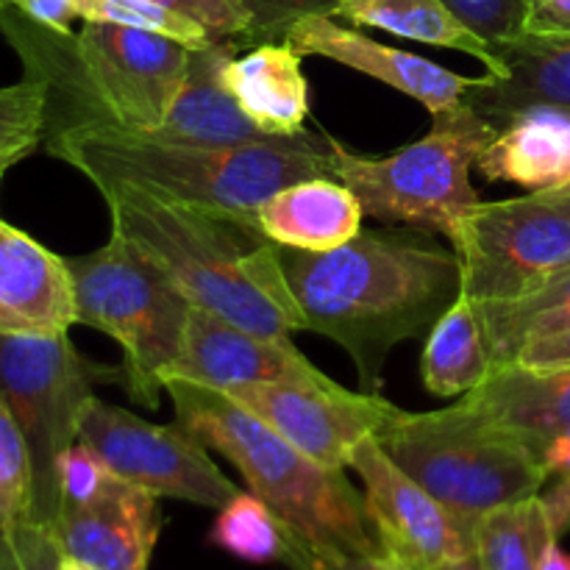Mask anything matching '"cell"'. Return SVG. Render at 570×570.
Returning <instances> with one entry per match:
<instances>
[{
  "instance_id": "6da1fadb",
  "label": "cell",
  "mask_w": 570,
  "mask_h": 570,
  "mask_svg": "<svg viewBox=\"0 0 570 570\" xmlns=\"http://www.w3.org/2000/svg\"><path fill=\"white\" fill-rule=\"evenodd\" d=\"M282 267L304 315V332L345 348L367 393L399 343L432 332L462 295V262L432 232L362 228L334 250L282 245Z\"/></svg>"
},
{
  "instance_id": "7a4b0ae2",
  "label": "cell",
  "mask_w": 570,
  "mask_h": 570,
  "mask_svg": "<svg viewBox=\"0 0 570 570\" xmlns=\"http://www.w3.org/2000/svg\"><path fill=\"white\" fill-rule=\"evenodd\" d=\"M100 195L111 232L159 267L189 304L262 337L304 332L282 245L265 237L256 217L161 198L134 184H106Z\"/></svg>"
},
{
  "instance_id": "3957f363",
  "label": "cell",
  "mask_w": 570,
  "mask_h": 570,
  "mask_svg": "<svg viewBox=\"0 0 570 570\" xmlns=\"http://www.w3.org/2000/svg\"><path fill=\"white\" fill-rule=\"evenodd\" d=\"M48 154L95 187L134 184L161 198L256 217L278 189L309 178H337L334 137H282L276 142L212 148L148 137L106 120L48 126Z\"/></svg>"
},
{
  "instance_id": "277c9868",
  "label": "cell",
  "mask_w": 570,
  "mask_h": 570,
  "mask_svg": "<svg viewBox=\"0 0 570 570\" xmlns=\"http://www.w3.org/2000/svg\"><path fill=\"white\" fill-rule=\"evenodd\" d=\"M178 423L206 449L226 456L326 570L379 554L365 499L340 468H326L250 415L223 390L167 379Z\"/></svg>"
},
{
  "instance_id": "5b68a950",
  "label": "cell",
  "mask_w": 570,
  "mask_h": 570,
  "mask_svg": "<svg viewBox=\"0 0 570 570\" xmlns=\"http://www.w3.org/2000/svg\"><path fill=\"white\" fill-rule=\"evenodd\" d=\"M376 440L406 476L471 521L540 495L551 479L543 451L465 399L421 415L401 410Z\"/></svg>"
},
{
  "instance_id": "8992f818",
  "label": "cell",
  "mask_w": 570,
  "mask_h": 570,
  "mask_svg": "<svg viewBox=\"0 0 570 570\" xmlns=\"http://www.w3.org/2000/svg\"><path fill=\"white\" fill-rule=\"evenodd\" d=\"M499 128L465 100L432 115V128L393 156H362L334 139L337 181L360 198L365 217L443 234L454 243L479 193L471 184L482 150Z\"/></svg>"
},
{
  "instance_id": "52a82bcc",
  "label": "cell",
  "mask_w": 570,
  "mask_h": 570,
  "mask_svg": "<svg viewBox=\"0 0 570 570\" xmlns=\"http://www.w3.org/2000/svg\"><path fill=\"white\" fill-rule=\"evenodd\" d=\"M67 267L76 287V323L120 343L122 387L131 401L159 410L167 373L184 354L193 304L115 232L104 248L70 256Z\"/></svg>"
},
{
  "instance_id": "ba28073f",
  "label": "cell",
  "mask_w": 570,
  "mask_h": 570,
  "mask_svg": "<svg viewBox=\"0 0 570 570\" xmlns=\"http://www.w3.org/2000/svg\"><path fill=\"white\" fill-rule=\"evenodd\" d=\"M122 384V367L100 365L76 351L67 334H0V399L17 417L31 451L37 523L59 512V460L78 443V423L95 384Z\"/></svg>"
},
{
  "instance_id": "9c48e42d",
  "label": "cell",
  "mask_w": 570,
  "mask_h": 570,
  "mask_svg": "<svg viewBox=\"0 0 570 570\" xmlns=\"http://www.w3.org/2000/svg\"><path fill=\"white\" fill-rule=\"evenodd\" d=\"M451 245L473 304L523 298L570 271V187L479 200Z\"/></svg>"
},
{
  "instance_id": "30bf717a",
  "label": "cell",
  "mask_w": 570,
  "mask_h": 570,
  "mask_svg": "<svg viewBox=\"0 0 570 570\" xmlns=\"http://www.w3.org/2000/svg\"><path fill=\"white\" fill-rule=\"evenodd\" d=\"M78 443L89 445L111 473L159 499L220 510L239 493L237 484L212 462L206 445L181 423H148L98 395L83 406Z\"/></svg>"
},
{
  "instance_id": "8fae6325",
  "label": "cell",
  "mask_w": 570,
  "mask_h": 570,
  "mask_svg": "<svg viewBox=\"0 0 570 570\" xmlns=\"http://www.w3.org/2000/svg\"><path fill=\"white\" fill-rule=\"evenodd\" d=\"M348 468L365 488V515L382 560L406 570H440L476 554V521L440 504L390 460L376 438L356 445Z\"/></svg>"
},
{
  "instance_id": "7c38bea8",
  "label": "cell",
  "mask_w": 570,
  "mask_h": 570,
  "mask_svg": "<svg viewBox=\"0 0 570 570\" xmlns=\"http://www.w3.org/2000/svg\"><path fill=\"white\" fill-rule=\"evenodd\" d=\"M223 393L287 443L326 468H348L356 445L379 438L399 415V406L379 393H351L332 384L254 382Z\"/></svg>"
},
{
  "instance_id": "4fadbf2b",
  "label": "cell",
  "mask_w": 570,
  "mask_h": 570,
  "mask_svg": "<svg viewBox=\"0 0 570 570\" xmlns=\"http://www.w3.org/2000/svg\"><path fill=\"white\" fill-rule=\"evenodd\" d=\"M159 495L111 473L95 499L50 521L61 554L92 570H148L161 534Z\"/></svg>"
},
{
  "instance_id": "5bb4252c",
  "label": "cell",
  "mask_w": 570,
  "mask_h": 570,
  "mask_svg": "<svg viewBox=\"0 0 570 570\" xmlns=\"http://www.w3.org/2000/svg\"><path fill=\"white\" fill-rule=\"evenodd\" d=\"M167 379H184V382L204 384L212 390L254 382H334L295 348L293 340L262 337L200 306L189 309L184 354L167 373Z\"/></svg>"
},
{
  "instance_id": "9a60e30c",
  "label": "cell",
  "mask_w": 570,
  "mask_h": 570,
  "mask_svg": "<svg viewBox=\"0 0 570 570\" xmlns=\"http://www.w3.org/2000/svg\"><path fill=\"white\" fill-rule=\"evenodd\" d=\"M284 42L301 56H326L337 65L360 70L426 106L432 115L462 104L473 76H456L438 61L376 42L354 28H343L332 14H312L295 22Z\"/></svg>"
},
{
  "instance_id": "2e32d148",
  "label": "cell",
  "mask_w": 570,
  "mask_h": 570,
  "mask_svg": "<svg viewBox=\"0 0 570 570\" xmlns=\"http://www.w3.org/2000/svg\"><path fill=\"white\" fill-rule=\"evenodd\" d=\"M76 323V287L65 256L0 220V334L59 337Z\"/></svg>"
},
{
  "instance_id": "e0dca14e",
  "label": "cell",
  "mask_w": 570,
  "mask_h": 570,
  "mask_svg": "<svg viewBox=\"0 0 570 570\" xmlns=\"http://www.w3.org/2000/svg\"><path fill=\"white\" fill-rule=\"evenodd\" d=\"M237 39L209 42L189 50V67L184 76L176 104L165 122L148 137L184 145H212V148H237V145L276 142L243 111L226 83V65L243 50Z\"/></svg>"
},
{
  "instance_id": "ac0fdd59",
  "label": "cell",
  "mask_w": 570,
  "mask_h": 570,
  "mask_svg": "<svg viewBox=\"0 0 570 570\" xmlns=\"http://www.w3.org/2000/svg\"><path fill=\"white\" fill-rule=\"evenodd\" d=\"M501 76L473 78L465 104L495 128L532 106L570 111V37H527L495 48Z\"/></svg>"
},
{
  "instance_id": "d6986e66",
  "label": "cell",
  "mask_w": 570,
  "mask_h": 570,
  "mask_svg": "<svg viewBox=\"0 0 570 570\" xmlns=\"http://www.w3.org/2000/svg\"><path fill=\"white\" fill-rule=\"evenodd\" d=\"M476 170L488 181L538 189L570 187V111L532 106L512 115L482 150Z\"/></svg>"
},
{
  "instance_id": "ffe728a7",
  "label": "cell",
  "mask_w": 570,
  "mask_h": 570,
  "mask_svg": "<svg viewBox=\"0 0 570 570\" xmlns=\"http://www.w3.org/2000/svg\"><path fill=\"white\" fill-rule=\"evenodd\" d=\"M360 198L337 178H309L273 193L256 223L276 245L298 250H334L362 232Z\"/></svg>"
},
{
  "instance_id": "44dd1931",
  "label": "cell",
  "mask_w": 570,
  "mask_h": 570,
  "mask_svg": "<svg viewBox=\"0 0 570 570\" xmlns=\"http://www.w3.org/2000/svg\"><path fill=\"white\" fill-rule=\"evenodd\" d=\"M304 56L287 42H259L226 65V83L245 115L271 137H298L309 117Z\"/></svg>"
},
{
  "instance_id": "7402d4cb",
  "label": "cell",
  "mask_w": 570,
  "mask_h": 570,
  "mask_svg": "<svg viewBox=\"0 0 570 570\" xmlns=\"http://www.w3.org/2000/svg\"><path fill=\"white\" fill-rule=\"evenodd\" d=\"M462 399L543 451L570 429V367L549 373L504 367Z\"/></svg>"
},
{
  "instance_id": "603a6c76",
  "label": "cell",
  "mask_w": 570,
  "mask_h": 570,
  "mask_svg": "<svg viewBox=\"0 0 570 570\" xmlns=\"http://www.w3.org/2000/svg\"><path fill=\"white\" fill-rule=\"evenodd\" d=\"M421 373L429 393L440 399L473 393L493 376L482 323L468 295H460L432 326L423 348Z\"/></svg>"
},
{
  "instance_id": "cb8c5ba5",
  "label": "cell",
  "mask_w": 570,
  "mask_h": 570,
  "mask_svg": "<svg viewBox=\"0 0 570 570\" xmlns=\"http://www.w3.org/2000/svg\"><path fill=\"white\" fill-rule=\"evenodd\" d=\"M334 17H345L354 26L382 28L415 42L460 50L501 76V61L488 42L462 26L443 0H337Z\"/></svg>"
},
{
  "instance_id": "d4e9b609",
  "label": "cell",
  "mask_w": 570,
  "mask_h": 570,
  "mask_svg": "<svg viewBox=\"0 0 570 570\" xmlns=\"http://www.w3.org/2000/svg\"><path fill=\"white\" fill-rule=\"evenodd\" d=\"M209 543L254 566L282 562L289 570H326L289 532L287 523L250 490H239L226 507H220L209 529Z\"/></svg>"
},
{
  "instance_id": "484cf974",
  "label": "cell",
  "mask_w": 570,
  "mask_h": 570,
  "mask_svg": "<svg viewBox=\"0 0 570 570\" xmlns=\"http://www.w3.org/2000/svg\"><path fill=\"white\" fill-rule=\"evenodd\" d=\"M473 306L482 323L493 373H499L515 362L527 343L570 326V271L523 298Z\"/></svg>"
},
{
  "instance_id": "4316f807",
  "label": "cell",
  "mask_w": 570,
  "mask_h": 570,
  "mask_svg": "<svg viewBox=\"0 0 570 570\" xmlns=\"http://www.w3.org/2000/svg\"><path fill=\"white\" fill-rule=\"evenodd\" d=\"M554 532L540 495L499 507L476 521V557L484 570H538Z\"/></svg>"
},
{
  "instance_id": "83f0119b",
  "label": "cell",
  "mask_w": 570,
  "mask_h": 570,
  "mask_svg": "<svg viewBox=\"0 0 570 570\" xmlns=\"http://www.w3.org/2000/svg\"><path fill=\"white\" fill-rule=\"evenodd\" d=\"M48 137V87L26 72L20 83L0 87V184L6 173Z\"/></svg>"
},
{
  "instance_id": "f1b7e54d",
  "label": "cell",
  "mask_w": 570,
  "mask_h": 570,
  "mask_svg": "<svg viewBox=\"0 0 570 570\" xmlns=\"http://www.w3.org/2000/svg\"><path fill=\"white\" fill-rule=\"evenodd\" d=\"M76 11L78 20L83 22H115V26L142 28V31L176 39L187 48H204V45L217 42L204 26L154 3V0H76Z\"/></svg>"
},
{
  "instance_id": "f546056e",
  "label": "cell",
  "mask_w": 570,
  "mask_h": 570,
  "mask_svg": "<svg viewBox=\"0 0 570 570\" xmlns=\"http://www.w3.org/2000/svg\"><path fill=\"white\" fill-rule=\"evenodd\" d=\"M37 507L33 465L22 429L0 399V527L31 523Z\"/></svg>"
},
{
  "instance_id": "4dcf8cb0",
  "label": "cell",
  "mask_w": 570,
  "mask_h": 570,
  "mask_svg": "<svg viewBox=\"0 0 570 570\" xmlns=\"http://www.w3.org/2000/svg\"><path fill=\"white\" fill-rule=\"evenodd\" d=\"M462 26L471 28L490 48H501L523 37L527 0H443Z\"/></svg>"
},
{
  "instance_id": "1f68e13d",
  "label": "cell",
  "mask_w": 570,
  "mask_h": 570,
  "mask_svg": "<svg viewBox=\"0 0 570 570\" xmlns=\"http://www.w3.org/2000/svg\"><path fill=\"white\" fill-rule=\"evenodd\" d=\"M61 557L48 523L0 527V570H59Z\"/></svg>"
},
{
  "instance_id": "d6a6232c",
  "label": "cell",
  "mask_w": 570,
  "mask_h": 570,
  "mask_svg": "<svg viewBox=\"0 0 570 570\" xmlns=\"http://www.w3.org/2000/svg\"><path fill=\"white\" fill-rule=\"evenodd\" d=\"M176 14L189 17L212 33V39L226 42L237 39L243 45H254V26L250 14L239 0H154Z\"/></svg>"
},
{
  "instance_id": "836d02e7",
  "label": "cell",
  "mask_w": 570,
  "mask_h": 570,
  "mask_svg": "<svg viewBox=\"0 0 570 570\" xmlns=\"http://www.w3.org/2000/svg\"><path fill=\"white\" fill-rule=\"evenodd\" d=\"M248 9L254 26V45L282 42L284 33L312 14H332L337 0H239Z\"/></svg>"
},
{
  "instance_id": "e575fe53",
  "label": "cell",
  "mask_w": 570,
  "mask_h": 570,
  "mask_svg": "<svg viewBox=\"0 0 570 570\" xmlns=\"http://www.w3.org/2000/svg\"><path fill=\"white\" fill-rule=\"evenodd\" d=\"M111 479L109 465L89 445L76 443L59 460V507L95 499Z\"/></svg>"
},
{
  "instance_id": "d590c367",
  "label": "cell",
  "mask_w": 570,
  "mask_h": 570,
  "mask_svg": "<svg viewBox=\"0 0 570 570\" xmlns=\"http://www.w3.org/2000/svg\"><path fill=\"white\" fill-rule=\"evenodd\" d=\"M510 367H523V371L534 373L566 371V367H570V326L523 345L521 354L515 356Z\"/></svg>"
},
{
  "instance_id": "8d00e7d4",
  "label": "cell",
  "mask_w": 570,
  "mask_h": 570,
  "mask_svg": "<svg viewBox=\"0 0 570 570\" xmlns=\"http://www.w3.org/2000/svg\"><path fill=\"white\" fill-rule=\"evenodd\" d=\"M527 37H570V0H527Z\"/></svg>"
},
{
  "instance_id": "74e56055",
  "label": "cell",
  "mask_w": 570,
  "mask_h": 570,
  "mask_svg": "<svg viewBox=\"0 0 570 570\" xmlns=\"http://www.w3.org/2000/svg\"><path fill=\"white\" fill-rule=\"evenodd\" d=\"M6 3L14 6L17 11L31 17L39 26L53 28V31L61 33H70L72 20H78L76 0H6Z\"/></svg>"
},
{
  "instance_id": "f35d334b",
  "label": "cell",
  "mask_w": 570,
  "mask_h": 570,
  "mask_svg": "<svg viewBox=\"0 0 570 570\" xmlns=\"http://www.w3.org/2000/svg\"><path fill=\"white\" fill-rule=\"evenodd\" d=\"M540 501L549 515L551 532L560 540L570 532V476H557V482L546 493H540Z\"/></svg>"
},
{
  "instance_id": "ab89813d",
  "label": "cell",
  "mask_w": 570,
  "mask_h": 570,
  "mask_svg": "<svg viewBox=\"0 0 570 570\" xmlns=\"http://www.w3.org/2000/svg\"><path fill=\"white\" fill-rule=\"evenodd\" d=\"M543 465L549 476H570V429L557 434L543 449Z\"/></svg>"
},
{
  "instance_id": "60d3db41",
  "label": "cell",
  "mask_w": 570,
  "mask_h": 570,
  "mask_svg": "<svg viewBox=\"0 0 570 570\" xmlns=\"http://www.w3.org/2000/svg\"><path fill=\"white\" fill-rule=\"evenodd\" d=\"M538 570H570V554L560 546V540H551L540 557Z\"/></svg>"
},
{
  "instance_id": "b9f144b4",
  "label": "cell",
  "mask_w": 570,
  "mask_h": 570,
  "mask_svg": "<svg viewBox=\"0 0 570 570\" xmlns=\"http://www.w3.org/2000/svg\"><path fill=\"white\" fill-rule=\"evenodd\" d=\"M345 570H406V568L393 566V562L382 560V557H367V560L348 562V566H345Z\"/></svg>"
},
{
  "instance_id": "7bdbcfd3",
  "label": "cell",
  "mask_w": 570,
  "mask_h": 570,
  "mask_svg": "<svg viewBox=\"0 0 570 570\" xmlns=\"http://www.w3.org/2000/svg\"><path fill=\"white\" fill-rule=\"evenodd\" d=\"M440 570H484V568H482V562H479V557L473 554V557H468V560L454 562V566H445V568H440Z\"/></svg>"
},
{
  "instance_id": "ee69618b",
  "label": "cell",
  "mask_w": 570,
  "mask_h": 570,
  "mask_svg": "<svg viewBox=\"0 0 570 570\" xmlns=\"http://www.w3.org/2000/svg\"><path fill=\"white\" fill-rule=\"evenodd\" d=\"M59 570H92V568L81 566V562L72 560V557H61V566H59Z\"/></svg>"
},
{
  "instance_id": "f6af8a7d",
  "label": "cell",
  "mask_w": 570,
  "mask_h": 570,
  "mask_svg": "<svg viewBox=\"0 0 570 570\" xmlns=\"http://www.w3.org/2000/svg\"><path fill=\"white\" fill-rule=\"evenodd\" d=\"M0 6H6V0H0Z\"/></svg>"
}]
</instances>
